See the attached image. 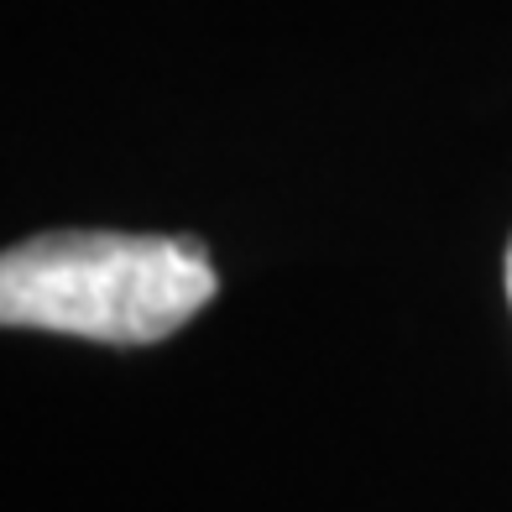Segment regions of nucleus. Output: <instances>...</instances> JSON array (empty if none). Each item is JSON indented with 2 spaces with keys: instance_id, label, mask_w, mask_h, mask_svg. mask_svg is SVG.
<instances>
[{
  "instance_id": "obj_1",
  "label": "nucleus",
  "mask_w": 512,
  "mask_h": 512,
  "mask_svg": "<svg viewBox=\"0 0 512 512\" xmlns=\"http://www.w3.org/2000/svg\"><path fill=\"white\" fill-rule=\"evenodd\" d=\"M220 277L194 236L48 230L0 256V319L100 345H152L183 330Z\"/></svg>"
},
{
  "instance_id": "obj_2",
  "label": "nucleus",
  "mask_w": 512,
  "mask_h": 512,
  "mask_svg": "<svg viewBox=\"0 0 512 512\" xmlns=\"http://www.w3.org/2000/svg\"><path fill=\"white\" fill-rule=\"evenodd\" d=\"M507 298H512V246H507Z\"/></svg>"
}]
</instances>
